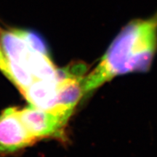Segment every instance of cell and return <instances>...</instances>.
Returning a JSON list of instances; mask_svg holds the SVG:
<instances>
[{"instance_id": "cell-1", "label": "cell", "mask_w": 157, "mask_h": 157, "mask_svg": "<svg viewBox=\"0 0 157 157\" xmlns=\"http://www.w3.org/2000/svg\"><path fill=\"white\" fill-rule=\"evenodd\" d=\"M157 50V11L147 18H135L119 31L95 68L84 76V95L116 76L151 68Z\"/></svg>"}, {"instance_id": "cell-2", "label": "cell", "mask_w": 157, "mask_h": 157, "mask_svg": "<svg viewBox=\"0 0 157 157\" xmlns=\"http://www.w3.org/2000/svg\"><path fill=\"white\" fill-rule=\"evenodd\" d=\"M23 124L36 140L45 138L64 140L65 129L70 117L29 105L19 110Z\"/></svg>"}, {"instance_id": "cell-3", "label": "cell", "mask_w": 157, "mask_h": 157, "mask_svg": "<svg viewBox=\"0 0 157 157\" xmlns=\"http://www.w3.org/2000/svg\"><path fill=\"white\" fill-rule=\"evenodd\" d=\"M23 124L17 108L5 109L0 114V157L21 151L36 142Z\"/></svg>"}, {"instance_id": "cell-4", "label": "cell", "mask_w": 157, "mask_h": 157, "mask_svg": "<svg viewBox=\"0 0 157 157\" xmlns=\"http://www.w3.org/2000/svg\"><path fill=\"white\" fill-rule=\"evenodd\" d=\"M64 74L63 68L61 77L57 81L35 79V81L22 93L31 105L37 109L56 112L70 117L59 109L58 95L60 82Z\"/></svg>"}, {"instance_id": "cell-5", "label": "cell", "mask_w": 157, "mask_h": 157, "mask_svg": "<svg viewBox=\"0 0 157 157\" xmlns=\"http://www.w3.org/2000/svg\"><path fill=\"white\" fill-rule=\"evenodd\" d=\"M25 66L36 79L57 81L60 79L63 74V68H56L48 54L31 48L25 61Z\"/></svg>"}, {"instance_id": "cell-6", "label": "cell", "mask_w": 157, "mask_h": 157, "mask_svg": "<svg viewBox=\"0 0 157 157\" xmlns=\"http://www.w3.org/2000/svg\"><path fill=\"white\" fill-rule=\"evenodd\" d=\"M0 42L7 60L25 66L30 48L14 29L0 31Z\"/></svg>"}, {"instance_id": "cell-7", "label": "cell", "mask_w": 157, "mask_h": 157, "mask_svg": "<svg viewBox=\"0 0 157 157\" xmlns=\"http://www.w3.org/2000/svg\"><path fill=\"white\" fill-rule=\"evenodd\" d=\"M7 61L11 74V81L17 86L20 92L23 93L36 78L25 65L9 60Z\"/></svg>"}, {"instance_id": "cell-8", "label": "cell", "mask_w": 157, "mask_h": 157, "mask_svg": "<svg viewBox=\"0 0 157 157\" xmlns=\"http://www.w3.org/2000/svg\"><path fill=\"white\" fill-rule=\"evenodd\" d=\"M14 30L20 36L24 39L27 45L31 49L42 53L48 54L46 44L39 35L34 31L29 30H23V29H14Z\"/></svg>"}, {"instance_id": "cell-9", "label": "cell", "mask_w": 157, "mask_h": 157, "mask_svg": "<svg viewBox=\"0 0 157 157\" xmlns=\"http://www.w3.org/2000/svg\"><path fill=\"white\" fill-rule=\"evenodd\" d=\"M0 71L6 76V77L9 78L11 81V74L10 71V68L8 66V61L6 56H4L2 50L0 48Z\"/></svg>"}]
</instances>
